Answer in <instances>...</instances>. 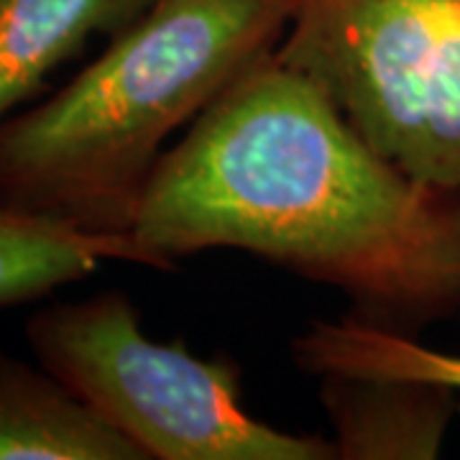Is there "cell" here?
I'll return each instance as SVG.
<instances>
[{
	"label": "cell",
	"mask_w": 460,
	"mask_h": 460,
	"mask_svg": "<svg viewBox=\"0 0 460 460\" xmlns=\"http://www.w3.org/2000/svg\"><path fill=\"white\" fill-rule=\"evenodd\" d=\"M131 233L172 263L215 248L261 256L386 328L458 307L460 205L378 154L277 51L166 151Z\"/></svg>",
	"instance_id": "obj_1"
},
{
	"label": "cell",
	"mask_w": 460,
	"mask_h": 460,
	"mask_svg": "<svg viewBox=\"0 0 460 460\" xmlns=\"http://www.w3.org/2000/svg\"><path fill=\"white\" fill-rule=\"evenodd\" d=\"M284 0H154L95 62L0 123V205L131 233L174 133L274 54Z\"/></svg>",
	"instance_id": "obj_2"
},
{
	"label": "cell",
	"mask_w": 460,
	"mask_h": 460,
	"mask_svg": "<svg viewBox=\"0 0 460 460\" xmlns=\"http://www.w3.org/2000/svg\"><path fill=\"white\" fill-rule=\"evenodd\" d=\"M26 341L39 366L146 460H338L332 440L253 417L235 366L148 338L120 289L36 310Z\"/></svg>",
	"instance_id": "obj_3"
},
{
	"label": "cell",
	"mask_w": 460,
	"mask_h": 460,
	"mask_svg": "<svg viewBox=\"0 0 460 460\" xmlns=\"http://www.w3.org/2000/svg\"><path fill=\"white\" fill-rule=\"evenodd\" d=\"M277 57L407 177L460 205V0H284Z\"/></svg>",
	"instance_id": "obj_4"
},
{
	"label": "cell",
	"mask_w": 460,
	"mask_h": 460,
	"mask_svg": "<svg viewBox=\"0 0 460 460\" xmlns=\"http://www.w3.org/2000/svg\"><path fill=\"white\" fill-rule=\"evenodd\" d=\"M456 394L417 378L320 376L338 460L438 458L456 414Z\"/></svg>",
	"instance_id": "obj_5"
},
{
	"label": "cell",
	"mask_w": 460,
	"mask_h": 460,
	"mask_svg": "<svg viewBox=\"0 0 460 460\" xmlns=\"http://www.w3.org/2000/svg\"><path fill=\"white\" fill-rule=\"evenodd\" d=\"M154 0H0V123L95 39H113Z\"/></svg>",
	"instance_id": "obj_6"
},
{
	"label": "cell",
	"mask_w": 460,
	"mask_h": 460,
	"mask_svg": "<svg viewBox=\"0 0 460 460\" xmlns=\"http://www.w3.org/2000/svg\"><path fill=\"white\" fill-rule=\"evenodd\" d=\"M0 460H146L44 366L0 353Z\"/></svg>",
	"instance_id": "obj_7"
},
{
	"label": "cell",
	"mask_w": 460,
	"mask_h": 460,
	"mask_svg": "<svg viewBox=\"0 0 460 460\" xmlns=\"http://www.w3.org/2000/svg\"><path fill=\"white\" fill-rule=\"evenodd\" d=\"M108 261L174 269L133 233H90L0 205V310L36 302L57 287L90 277Z\"/></svg>",
	"instance_id": "obj_8"
},
{
	"label": "cell",
	"mask_w": 460,
	"mask_h": 460,
	"mask_svg": "<svg viewBox=\"0 0 460 460\" xmlns=\"http://www.w3.org/2000/svg\"><path fill=\"white\" fill-rule=\"evenodd\" d=\"M295 363L314 376L363 374V376L417 378L460 392V356L428 348L411 332L386 328L358 314L343 320H313L292 343Z\"/></svg>",
	"instance_id": "obj_9"
},
{
	"label": "cell",
	"mask_w": 460,
	"mask_h": 460,
	"mask_svg": "<svg viewBox=\"0 0 460 460\" xmlns=\"http://www.w3.org/2000/svg\"><path fill=\"white\" fill-rule=\"evenodd\" d=\"M456 314H458V320H460V295H458V307H456Z\"/></svg>",
	"instance_id": "obj_10"
}]
</instances>
